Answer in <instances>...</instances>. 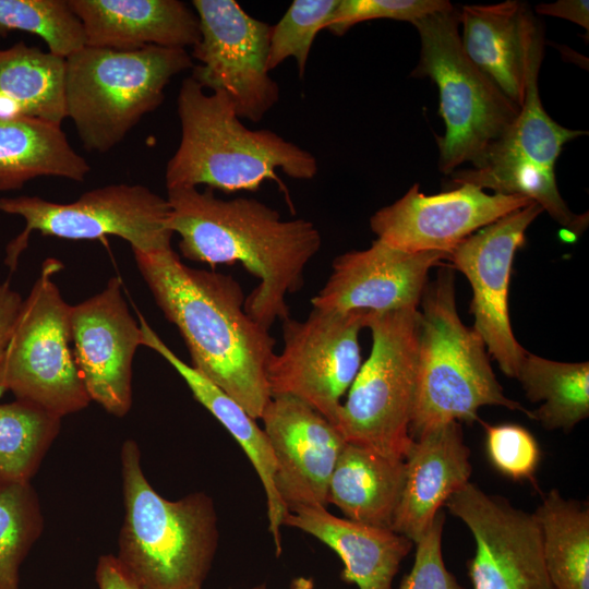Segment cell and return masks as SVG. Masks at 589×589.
I'll return each mask as SVG.
<instances>
[{
	"instance_id": "25",
	"label": "cell",
	"mask_w": 589,
	"mask_h": 589,
	"mask_svg": "<svg viewBox=\"0 0 589 589\" xmlns=\"http://www.w3.org/2000/svg\"><path fill=\"white\" fill-rule=\"evenodd\" d=\"M405 481V461L346 443L328 483V504L347 519L389 528Z\"/></svg>"
},
{
	"instance_id": "1",
	"label": "cell",
	"mask_w": 589,
	"mask_h": 589,
	"mask_svg": "<svg viewBox=\"0 0 589 589\" xmlns=\"http://www.w3.org/2000/svg\"><path fill=\"white\" fill-rule=\"evenodd\" d=\"M133 253L156 304L181 334L191 366L260 419L272 398L266 369L275 339L248 314L239 281L192 268L172 249Z\"/></svg>"
},
{
	"instance_id": "19",
	"label": "cell",
	"mask_w": 589,
	"mask_h": 589,
	"mask_svg": "<svg viewBox=\"0 0 589 589\" xmlns=\"http://www.w3.org/2000/svg\"><path fill=\"white\" fill-rule=\"evenodd\" d=\"M446 259V253H410L376 239L370 248L333 261L328 279L311 299L312 308L334 312L418 308L430 269Z\"/></svg>"
},
{
	"instance_id": "9",
	"label": "cell",
	"mask_w": 589,
	"mask_h": 589,
	"mask_svg": "<svg viewBox=\"0 0 589 589\" xmlns=\"http://www.w3.org/2000/svg\"><path fill=\"white\" fill-rule=\"evenodd\" d=\"M61 268L52 257L43 263L0 360V395L9 390L60 418L91 401L71 346V305L52 279Z\"/></svg>"
},
{
	"instance_id": "33",
	"label": "cell",
	"mask_w": 589,
	"mask_h": 589,
	"mask_svg": "<svg viewBox=\"0 0 589 589\" xmlns=\"http://www.w3.org/2000/svg\"><path fill=\"white\" fill-rule=\"evenodd\" d=\"M338 3L339 0L292 1L283 17L271 25L268 71L293 58L299 76L303 77L314 39L326 28Z\"/></svg>"
},
{
	"instance_id": "18",
	"label": "cell",
	"mask_w": 589,
	"mask_h": 589,
	"mask_svg": "<svg viewBox=\"0 0 589 589\" xmlns=\"http://www.w3.org/2000/svg\"><path fill=\"white\" fill-rule=\"evenodd\" d=\"M260 419L275 458L274 486L288 512L326 507L328 483L347 443L338 429L289 396L272 397Z\"/></svg>"
},
{
	"instance_id": "28",
	"label": "cell",
	"mask_w": 589,
	"mask_h": 589,
	"mask_svg": "<svg viewBox=\"0 0 589 589\" xmlns=\"http://www.w3.org/2000/svg\"><path fill=\"white\" fill-rule=\"evenodd\" d=\"M555 589H589V510L553 489L533 513Z\"/></svg>"
},
{
	"instance_id": "15",
	"label": "cell",
	"mask_w": 589,
	"mask_h": 589,
	"mask_svg": "<svg viewBox=\"0 0 589 589\" xmlns=\"http://www.w3.org/2000/svg\"><path fill=\"white\" fill-rule=\"evenodd\" d=\"M542 212L536 202L514 211L469 236L446 259L471 286L472 328L502 372L515 378L527 350L512 330L509 278L515 254L525 244L526 230Z\"/></svg>"
},
{
	"instance_id": "37",
	"label": "cell",
	"mask_w": 589,
	"mask_h": 589,
	"mask_svg": "<svg viewBox=\"0 0 589 589\" xmlns=\"http://www.w3.org/2000/svg\"><path fill=\"white\" fill-rule=\"evenodd\" d=\"M95 579L98 589H141L112 554L101 555L98 558Z\"/></svg>"
},
{
	"instance_id": "38",
	"label": "cell",
	"mask_w": 589,
	"mask_h": 589,
	"mask_svg": "<svg viewBox=\"0 0 589 589\" xmlns=\"http://www.w3.org/2000/svg\"><path fill=\"white\" fill-rule=\"evenodd\" d=\"M23 299L9 283H0V360L5 350Z\"/></svg>"
},
{
	"instance_id": "31",
	"label": "cell",
	"mask_w": 589,
	"mask_h": 589,
	"mask_svg": "<svg viewBox=\"0 0 589 589\" xmlns=\"http://www.w3.org/2000/svg\"><path fill=\"white\" fill-rule=\"evenodd\" d=\"M43 530L31 482L0 486V589H20V567Z\"/></svg>"
},
{
	"instance_id": "6",
	"label": "cell",
	"mask_w": 589,
	"mask_h": 589,
	"mask_svg": "<svg viewBox=\"0 0 589 589\" xmlns=\"http://www.w3.org/2000/svg\"><path fill=\"white\" fill-rule=\"evenodd\" d=\"M193 65L187 49L85 46L65 58L67 118L87 151L107 153L163 104L171 79Z\"/></svg>"
},
{
	"instance_id": "29",
	"label": "cell",
	"mask_w": 589,
	"mask_h": 589,
	"mask_svg": "<svg viewBox=\"0 0 589 589\" xmlns=\"http://www.w3.org/2000/svg\"><path fill=\"white\" fill-rule=\"evenodd\" d=\"M516 378L530 401H542L531 419L546 430L568 432L588 418V362H560L527 351Z\"/></svg>"
},
{
	"instance_id": "5",
	"label": "cell",
	"mask_w": 589,
	"mask_h": 589,
	"mask_svg": "<svg viewBox=\"0 0 589 589\" xmlns=\"http://www.w3.org/2000/svg\"><path fill=\"white\" fill-rule=\"evenodd\" d=\"M420 304L411 438L449 421L480 422L478 410L483 406H502L531 419V411L504 395L484 341L460 321L450 266L442 267L426 285Z\"/></svg>"
},
{
	"instance_id": "3",
	"label": "cell",
	"mask_w": 589,
	"mask_h": 589,
	"mask_svg": "<svg viewBox=\"0 0 589 589\" xmlns=\"http://www.w3.org/2000/svg\"><path fill=\"white\" fill-rule=\"evenodd\" d=\"M177 111L181 137L165 172L167 189L205 185L226 193L257 191L264 181L311 180L315 156L277 133L248 129L229 96L206 92L191 76L179 88Z\"/></svg>"
},
{
	"instance_id": "21",
	"label": "cell",
	"mask_w": 589,
	"mask_h": 589,
	"mask_svg": "<svg viewBox=\"0 0 589 589\" xmlns=\"http://www.w3.org/2000/svg\"><path fill=\"white\" fill-rule=\"evenodd\" d=\"M460 43L469 60L519 108L524 104L529 61L542 32L526 3L464 5Z\"/></svg>"
},
{
	"instance_id": "30",
	"label": "cell",
	"mask_w": 589,
	"mask_h": 589,
	"mask_svg": "<svg viewBox=\"0 0 589 589\" xmlns=\"http://www.w3.org/2000/svg\"><path fill=\"white\" fill-rule=\"evenodd\" d=\"M60 425V417L33 402L0 404V486L31 481Z\"/></svg>"
},
{
	"instance_id": "2",
	"label": "cell",
	"mask_w": 589,
	"mask_h": 589,
	"mask_svg": "<svg viewBox=\"0 0 589 589\" xmlns=\"http://www.w3.org/2000/svg\"><path fill=\"white\" fill-rule=\"evenodd\" d=\"M168 227L180 238L183 257L205 263H240L259 285L247 296L248 314L269 329L289 317L287 296L304 285V269L322 245L310 220H285L276 209L249 197L223 200L205 188L167 189Z\"/></svg>"
},
{
	"instance_id": "4",
	"label": "cell",
	"mask_w": 589,
	"mask_h": 589,
	"mask_svg": "<svg viewBox=\"0 0 589 589\" xmlns=\"http://www.w3.org/2000/svg\"><path fill=\"white\" fill-rule=\"evenodd\" d=\"M124 519L117 558L141 589H202L218 544L212 498L158 494L141 466L135 441L121 448Z\"/></svg>"
},
{
	"instance_id": "41",
	"label": "cell",
	"mask_w": 589,
	"mask_h": 589,
	"mask_svg": "<svg viewBox=\"0 0 589 589\" xmlns=\"http://www.w3.org/2000/svg\"><path fill=\"white\" fill-rule=\"evenodd\" d=\"M251 589H266V585L262 584V585H257Z\"/></svg>"
},
{
	"instance_id": "7",
	"label": "cell",
	"mask_w": 589,
	"mask_h": 589,
	"mask_svg": "<svg viewBox=\"0 0 589 589\" xmlns=\"http://www.w3.org/2000/svg\"><path fill=\"white\" fill-rule=\"evenodd\" d=\"M420 58L411 76L430 77L440 94L445 133L437 136L438 169L450 175L460 165L478 164L516 120L520 108L466 56L455 8L412 23Z\"/></svg>"
},
{
	"instance_id": "10",
	"label": "cell",
	"mask_w": 589,
	"mask_h": 589,
	"mask_svg": "<svg viewBox=\"0 0 589 589\" xmlns=\"http://www.w3.org/2000/svg\"><path fill=\"white\" fill-rule=\"evenodd\" d=\"M0 212L24 219L25 228L5 248V265L14 271L34 231L67 240H96L116 236L132 250H171L166 197L141 184H109L87 191L72 203L39 196L1 197Z\"/></svg>"
},
{
	"instance_id": "24",
	"label": "cell",
	"mask_w": 589,
	"mask_h": 589,
	"mask_svg": "<svg viewBox=\"0 0 589 589\" xmlns=\"http://www.w3.org/2000/svg\"><path fill=\"white\" fill-rule=\"evenodd\" d=\"M142 346L163 357L184 380L194 398L203 405L233 436L244 450L260 477L267 503L268 531L273 536L276 554L281 552L280 527L288 509L279 500L275 486V458L269 441L257 423L236 400L181 360L139 313Z\"/></svg>"
},
{
	"instance_id": "20",
	"label": "cell",
	"mask_w": 589,
	"mask_h": 589,
	"mask_svg": "<svg viewBox=\"0 0 589 589\" xmlns=\"http://www.w3.org/2000/svg\"><path fill=\"white\" fill-rule=\"evenodd\" d=\"M470 449L459 422L422 432L405 459V481L390 529L416 543L450 495L469 483Z\"/></svg>"
},
{
	"instance_id": "14",
	"label": "cell",
	"mask_w": 589,
	"mask_h": 589,
	"mask_svg": "<svg viewBox=\"0 0 589 589\" xmlns=\"http://www.w3.org/2000/svg\"><path fill=\"white\" fill-rule=\"evenodd\" d=\"M444 506L471 531L476 553L468 563L473 589H555L548 574L534 514L514 507L469 482Z\"/></svg>"
},
{
	"instance_id": "35",
	"label": "cell",
	"mask_w": 589,
	"mask_h": 589,
	"mask_svg": "<svg viewBox=\"0 0 589 589\" xmlns=\"http://www.w3.org/2000/svg\"><path fill=\"white\" fill-rule=\"evenodd\" d=\"M450 8L453 4L447 0H339L325 29L341 36L359 23L377 19L412 24Z\"/></svg>"
},
{
	"instance_id": "17",
	"label": "cell",
	"mask_w": 589,
	"mask_h": 589,
	"mask_svg": "<svg viewBox=\"0 0 589 589\" xmlns=\"http://www.w3.org/2000/svg\"><path fill=\"white\" fill-rule=\"evenodd\" d=\"M72 350L91 400L116 417L132 406V363L142 346L140 324L130 313L119 277L95 296L71 305Z\"/></svg>"
},
{
	"instance_id": "34",
	"label": "cell",
	"mask_w": 589,
	"mask_h": 589,
	"mask_svg": "<svg viewBox=\"0 0 589 589\" xmlns=\"http://www.w3.org/2000/svg\"><path fill=\"white\" fill-rule=\"evenodd\" d=\"M480 423L486 435L488 457L494 468L513 480H529L536 484L540 448L534 436L519 424Z\"/></svg>"
},
{
	"instance_id": "13",
	"label": "cell",
	"mask_w": 589,
	"mask_h": 589,
	"mask_svg": "<svg viewBox=\"0 0 589 589\" xmlns=\"http://www.w3.org/2000/svg\"><path fill=\"white\" fill-rule=\"evenodd\" d=\"M200 39L192 47L191 77L205 91L225 92L240 119L260 122L280 91L267 68L271 25L236 0H193Z\"/></svg>"
},
{
	"instance_id": "36",
	"label": "cell",
	"mask_w": 589,
	"mask_h": 589,
	"mask_svg": "<svg viewBox=\"0 0 589 589\" xmlns=\"http://www.w3.org/2000/svg\"><path fill=\"white\" fill-rule=\"evenodd\" d=\"M445 515L438 510L432 525L416 542L414 562L398 589H465L447 570L442 555Z\"/></svg>"
},
{
	"instance_id": "27",
	"label": "cell",
	"mask_w": 589,
	"mask_h": 589,
	"mask_svg": "<svg viewBox=\"0 0 589 589\" xmlns=\"http://www.w3.org/2000/svg\"><path fill=\"white\" fill-rule=\"evenodd\" d=\"M0 116L61 125L65 110V58L20 41L0 49Z\"/></svg>"
},
{
	"instance_id": "12",
	"label": "cell",
	"mask_w": 589,
	"mask_h": 589,
	"mask_svg": "<svg viewBox=\"0 0 589 589\" xmlns=\"http://www.w3.org/2000/svg\"><path fill=\"white\" fill-rule=\"evenodd\" d=\"M366 314L312 308L303 321L284 320L283 349L266 369L271 397L297 398L336 426L340 399L361 366L359 334Z\"/></svg>"
},
{
	"instance_id": "16",
	"label": "cell",
	"mask_w": 589,
	"mask_h": 589,
	"mask_svg": "<svg viewBox=\"0 0 589 589\" xmlns=\"http://www.w3.org/2000/svg\"><path fill=\"white\" fill-rule=\"evenodd\" d=\"M532 202L517 195L488 194L469 184L426 195L413 184L399 200L375 212L370 227L378 240L395 249L448 256L476 231Z\"/></svg>"
},
{
	"instance_id": "23",
	"label": "cell",
	"mask_w": 589,
	"mask_h": 589,
	"mask_svg": "<svg viewBox=\"0 0 589 589\" xmlns=\"http://www.w3.org/2000/svg\"><path fill=\"white\" fill-rule=\"evenodd\" d=\"M283 525L306 532L341 558L340 579L359 589H392L401 561L413 542L389 528L339 518L322 506L289 510Z\"/></svg>"
},
{
	"instance_id": "39",
	"label": "cell",
	"mask_w": 589,
	"mask_h": 589,
	"mask_svg": "<svg viewBox=\"0 0 589 589\" xmlns=\"http://www.w3.org/2000/svg\"><path fill=\"white\" fill-rule=\"evenodd\" d=\"M542 15L568 20L589 29V2L587 0H558L553 3H542L536 7Z\"/></svg>"
},
{
	"instance_id": "26",
	"label": "cell",
	"mask_w": 589,
	"mask_h": 589,
	"mask_svg": "<svg viewBox=\"0 0 589 589\" xmlns=\"http://www.w3.org/2000/svg\"><path fill=\"white\" fill-rule=\"evenodd\" d=\"M91 167L71 146L61 125L0 116V191L22 189L37 177L82 182Z\"/></svg>"
},
{
	"instance_id": "11",
	"label": "cell",
	"mask_w": 589,
	"mask_h": 589,
	"mask_svg": "<svg viewBox=\"0 0 589 589\" xmlns=\"http://www.w3.org/2000/svg\"><path fill=\"white\" fill-rule=\"evenodd\" d=\"M542 43L532 50L526 95L516 120L478 164L452 172L450 182L527 197L566 229L580 232L585 217L575 215L562 199L554 166L563 145L587 132L564 128L545 112L538 89Z\"/></svg>"
},
{
	"instance_id": "8",
	"label": "cell",
	"mask_w": 589,
	"mask_h": 589,
	"mask_svg": "<svg viewBox=\"0 0 589 589\" xmlns=\"http://www.w3.org/2000/svg\"><path fill=\"white\" fill-rule=\"evenodd\" d=\"M372 335L368 360L341 404L336 428L346 442L405 461L413 443L409 433L414 404L419 310L368 312Z\"/></svg>"
},
{
	"instance_id": "32",
	"label": "cell",
	"mask_w": 589,
	"mask_h": 589,
	"mask_svg": "<svg viewBox=\"0 0 589 589\" xmlns=\"http://www.w3.org/2000/svg\"><path fill=\"white\" fill-rule=\"evenodd\" d=\"M21 31L40 37L48 51L68 58L86 46L69 0H0V36Z\"/></svg>"
},
{
	"instance_id": "40",
	"label": "cell",
	"mask_w": 589,
	"mask_h": 589,
	"mask_svg": "<svg viewBox=\"0 0 589 589\" xmlns=\"http://www.w3.org/2000/svg\"><path fill=\"white\" fill-rule=\"evenodd\" d=\"M290 589H314V581L310 577H296L291 581Z\"/></svg>"
},
{
	"instance_id": "22",
	"label": "cell",
	"mask_w": 589,
	"mask_h": 589,
	"mask_svg": "<svg viewBox=\"0 0 589 589\" xmlns=\"http://www.w3.org/2000/svg\"><path fill=\"white\" fill-rule=\"evenodd\" d=\"M83 24L86 46L134 51L156 46L193 47L200 22L179 0H69Z\"/></svg>"
}]
</instances>
